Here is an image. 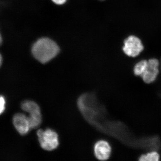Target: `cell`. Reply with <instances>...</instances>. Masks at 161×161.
<instances>
[{"label": "cell", "instance_id": "6da1fadb", "mask_svg": "<svg viewBox=\"0 0 161 161\" xmlns=\"http://www.w3.org/2000/svg\"><path fill=\"white\" fill-rule=\"evenodd\" d=\"M77 105L86 120L101 132L117 136L119 124L111 121L107 117L103 106L92 93H85L78 98Z\"/></svg>", "mask_w": 161, "mask_h": 161}, {"label": "cell", "instance_id": "7a4b0ae2", "mask_svg": "<svg viewBox=\"0 0 161 161\" xmlns=\"http://www.w3.org/2000/svg\"><path fill=\"white\" fill-rule=\"evenodd\" d=\"M59 51L57 43L46 38L38 40L32 47L34 57L43 64L47 63L53 59L58 54Z\"/></svg>", "mask_w": 161, "mask_h": 161}, {"label": "cell", "instance_id": "3957f363", "mask_svg": "<svg viewBox=\"0 0 161 161\" xmlns=\"http://www.w3.org/2000/svg\"><path fill=\"white\" fill-rule=\"evenodd\" d=\"M37 134L40 147L43 150L52 151L58 148L59 145V137L53 130L50 129L39 130Z\"/></svg>", "mask_w": 161, "mask_h": 161}, {"label": "cell", "instance_id": "277c9868", "mask_svg": "<svg viewBox=\"0 0 161 161\" xmlns=\"http://www.w3.org/2000/svg\"><path fill=\"white\" fill-rule=\"evenodd\" d=\"M21 108L29 114L28 118L31 129L38 128L42 122V117L40 107L37 104L33 101L26 100L22 103Z\"/></svg>", "mask_w": 161, "mask_h": 161}, {"label": "cell", "instance_id": "5b68a950", "mask_svg": "<svg viewBox=\"0 0 161 161\" xmlns=\"http://www.w3.org/2000/svg\"><path fill=\"white\" fill-rule=\"evenodd\" d=\"M144 46L140 39L134 36L128 37L124 41L123 50L127 56L136 58L143 50Z\"/></svg>", "mask_w": 161, "mask_h": 161}, {"label": "cell", "instance_id": "8992f818", "mask_svg": "<svg viewBox=\"0 0 161 161\" xmlns=\"http://www.w3.org/2000/svg\"><path fill=\"white\" fill-rule=\"evenodd\" d=\"M160 62L155 58H152L148 60L146 70L141 76L144 82L150 84L154 82L159 73Z\"/></svg>", "mask_w": 161, "mask_h": 161}, {"label": "cell", "instance_id": "52a82bcc", "mask_svg": "<svg viewBox=\"0 0 161 161\" xmlns=\"http://www.w3.org/2000/svg\"><path fill=\"white\" fill-rule=\"evenodd\" d=\"M95 157L99 160L105 161L108 159L112 153V148L107 141L100 140L95 144L94 148Z\"/></svg>", "mask_w": 161, "mask_h": 161}, {"label": "cell", "instance_id": "ba28073f", "mask_svg": "<svg viewBox=\"0 0 161 161\" xmlns=\"http://www.w3.org/2000/svg\"><path fill=\"white\" fill-rule=\"evenodd\" d=\"M13 122L16 130L21 135H26L31 129L28 116L22 113L15 114L14 116Z\"/></svg>", "mask_w": 161, "mask_h": 161}, {"label": "cell", "instance_id": "9c48e42d", "mask_svg": "<svg viewBox=\"0 0 161 161\" xmlns=\"http://www.w3.org/2000/svg\"><path fill=\"white\" fill-rule=\"evenodd\" d=\"M148 60H143L137 62L133 68V73L136 76L141 77L147 69Z\"/></svg>", "mask_w": 161, "mask_h": 161}, {"label": "cell", "instance_id": "30bf717a", "mask_svg": "<svg viewBox=\"0 0 161 161\" xmlns=\"http://www.w3.org/2000/svg\"><path fill=\"white\" fill-rule=\"evenodd\" d=\"M159 154L157 151H151L140 157V161H158L160 159Z\"/></svg>", "mask_w": 161, "mask_h": 161}, {"label": "cell", "instance_id": "8fae6325", "mask_svg": "<svg viewBox=\"0 0 161 161\" xmlns=\"http://www.w3.org/2000/svg\"><path fill=\"white\" fill-rule=\"evenodd\" d=\"M5 99L3 96H0V114H2L5 109Z\"/></svg>", "mask_w": 161, "mask_h": 161}, {"label": "cell", "instance_id": "7c38bea8", "mask_svg": "<svg viewBox=\"0 0 161 161\" xmlns=\"http://www.w3.org/2000/svg\"><path fill=\"white\" fill-rule=\"evenodd\" d=\"M67 0H52L54 3L57 5H62L66 2Z\"/></svg>", "mask_w": 161, "mask_h": 161}, {"label": "cell", "instance_id": "4fadbf2b", "mask_svg": "<svg viewBox=\"0 0 161 161\" xmlns=\"http://www.w3.org/2000/svg\"><path fill=\"white\" fill-rule=\"evenodd\" d=\"M3 58L2 55L0 53V67L2 66V64H3Z\"/></svg>", "mask_w": 161, "mask_h": 161}, {"label": "cell", "instance_id": "5bb4252c", "mask_svg": "<svg viewBox=\"0 0 161 161\" xmlns=\"http://www.w3.org/2000/svg\"><path fill=\"white\" fill-rule=\"evenodd\" d=\"M2 43H3V38H2V35L0 33V46L2 45Z\"/></svg>", "mask_w": 161, "mask_h": 161}]
</instances>
